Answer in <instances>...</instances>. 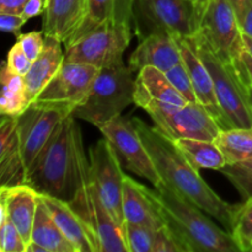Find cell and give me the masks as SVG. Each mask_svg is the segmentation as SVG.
Listing matches in <instances>:
<instances>
[{
    "label": "cell",
    "mask_w": 252,
    "mask_h": 252,
    "mask_svg": "<svg viewBox=\"0 0 252 252\" xmlns=\"http://www.w3.org/2000/svg\"><path fill=\"white\" fill-rule=\"evenodd\" d=\"M135 128L154 161L160 179L208 216L216 219L230 233L239 204H230L218 196L181 154L172 140L155 127H149L140 118H132Z\"/></svg>",
    "instance_id": "6da1fadb"
},
{
    "label": "cell",
    "mask_w": 252,
    "mask_h": 252,
    "mask_svg": "<svg viewBox=\"0 0 252 252\" xmlns=\"http://www.w3.org/2000/svg\"><path fill=\"white\" fill-rule=\"evenodd\" d=\"M148 192L184 252H241L228 230L219 228L206 216V212L162 180L154 189H148Z\"/></svg>",
    "instance_id": "7a4b0ae2"
},
{
    "label": "cell",
    "mask_w": 252,
    "mask_h": 252,
    "mask_svg": "<svg viewBox=\"0 0 252 252\" xmlns=\"http://www.w3.org/2000/svg\"><path fill=\"white\" fill-rule=\"evenodd\" d=\"M74 148L75 191L68 203L90 231L97 252H128L125 233L111 217L94 181L90 160L86 158L81 130L76 122L74 125Z\"/></svg>",
    "instance_id": "3957f363"
},
{
    "label": "cell",
    "mask_w": 252,
    "mask_h": 252,
    "mask_svg": "<svg viewBox=\"0 0 252 252\" xmlns=\"http://www.w3.org/2000/svg\"><path fill=\"white\" fill-rule=\"evenodd\" d=\"M76 118L66 116L46 147L27 170L26 184L39 194L69 202L75 191V148L74 125Z\"/></svg>",
    "instance_id": "277c9868"
},
{
    "label": "cell",
    "mask_w": 252,
    "mask_h": 252,
    "mask_svg": "<svg viewBox=\"0 0 252 252\" xmlns=\"http://www.w3.org/2000/svg\"><path fill=\"white\" fill-rule=\"evenodd\" d=\"M134 73L123 61L101 68L88 98L74 111L73 116L98 128L134 103Z\"/></svg>",
    "instance_id": "5b68a950"
},
{
    "label": "cell",
    "mask_w": 252,
    "mask_h": 252,
    "mask_svg": "<svg viewBox=\"0 0 252 252\" xmlns=\"http://www.w3.org/2000/svg\"><path fill=\"white\" fill-rule=\"evenodd\" d=\"M208 68L219 106L229 128L252 127V111L248 88L241 80L234 63L224 62L199 36L187 37Z\"/></svg>",
    "instance_id": "8992f818"
},
{
    "label": "cell",
    "mask_w": 252,
    "mask_h": 252,
    "mask_svg": "<svg viewBox=\"0 0 252 252\" xmlns=\"http://www.w3.org/2000/svg\"><path fill=\"white\" fill-rule=\"evenodd\" d=\"M197 25L198 9L192 0H133V29L139 41L154 33L192 37Z\"/></svg>",
    "instance_id": "52a82bcc"
},
{
    "label": "cell",
    "mask_w": 252,
    "mask_h": 252,
    "mask_svg": "<svg viewBox=\"0 0 252 252\" xmlns=\"http://www.w3.org/2000/svg\"><path fill=\"white\" fill-rule=\"evenodd\" d=\"M133 24L107 21L64 47V61L91 64L98 69L123 61L132 39Z\"/></svg>",
    "instance_id": "ba28073f"
},
{
    "label": "cell",
    "mask_w": 252,
    "mask_h": 252,
    "mask_svg": "<svg viewBox=\"0 0 252 252\" xmlns=\"http://www.w3.org/2000/svg\"><path fill=\"white\" fill-rule=\"evenodd\" d=\"M143 110L150 116L154 127L172 142L182 138L214 142L221 130L216 120L198 102H189L185 106L150 102Z\"/></svg>",
    "instance_id": "9c48e42d"
},
{
    "label": "cell",
    "mask_w": 252,
    "mask_h": 252,
    "mask_svg": "<svg viewBox=\"0 0 252 252\" xmlns=\"http://www.w3.org/2000/svg\"><path fill=\"white\" fill-rule=\"evenodd\" d=\"M198 9L197 36L224 62L234 63L245 48L235 10L229 0H206Z\"/></svg>",
    "instance_id": "30bf717a"
},
{
    "label": "cell",
    "mask_w": 252,
    "mask_h": 252,
    "mask_svg": "<svg viewBox=\"0 0 252 252\" xmlns=\"http://www.w3.org/2000/svg\"><path fill=\"white\" fill-rule=\"evenodd\" d=\"M98 129L111 143L126 170L148 180L153 186H157L161 181L133 120L120 115L103 123Z\"/></svg>",
    "instance_id": "8fae6325"
},
{
    "label": "cell",
    "mask_w": 252,
    "mask_h": 252,
    "mask_svg": "<svg viewBox=\"0 0 252 252\" xmlns=\"http://www.w3.org/2000/svg\"><path fill=\"white\" fill-rule=\"evenodd\" d=\"M98 70L97 66L91 64L64 61L58 73L33 102L59 108L68 115H73L88 98Z\"/></svg>",
    "instance_id": "7c38bea8"
},
{
    "label": "cell",
    "mask_w": 252,
    "mask_h": 252,
    "mask_svg": "<svg viewBox=\"0 0 252 252\" xmlns=\"http://www.w3.org/2000/svg\"><path fill=\"white\" fill-rule=\"evenodd\" d=\"M89 154L91 174L101 199L115 223L125 233L126 220L122 202L125 174L122 171V164L111 143L105 137L90 148Z\"/></svg>",
    "instance_id": "4fadbf2b"
},
{
    "label": "cell",
    "mask_w": 252,
    "mask_h": 252,
    "mask_svg": "<svg viewBox=\"0 0 252 252\" xmlns=\"http://www.w3.org/2000/svg\"><path fill=\"white\" fill-rule=\"evenodd\" d=\"M70 116L59 108L32 102L17 117L20 144L26 170L31 167L59 123Z\"/></svg>",
    "instance_id": "5bb4252c"
},
{
    "label": "cell",
    "mask_w": 252,
    "mask_h": 252,
    "mask_svg": "<svg viewBox=\"0 0 252 252\" xmlns=\"http://www.w3.org/2000/svg\"><path fill=\"white\" fill-rule=\"evenodd\" d=\"M176 38L179 42L180 49H181L182 62L187 68L189 78L192 80L197 102L201 103L208 111L209 115L216 120L221 129H228V123H226L225 116L219 106L218 98H217L216 91H214L213 79H212L208 68L187 37H176Z\"/></svg>",
    "instance_id": "9a60e30c"
},
{
    "label": "cell",
    "mask_w": 252,
    "mask_h": 252,
    "mask_svg": "<svg viewBox=\"0 0 252 252\" xmlns=\"http://www.w3.org/2000/svg\"><path fill=\"white\" fill-rule=\"evenodd\" d=\"M181 62V49L176 37L154 33L140 39L137 48L130 54L128 65L134 74L144 66H154L166 73Z\"/></svg>",
    "instance_id": "2e32d148"
},
{
    "label": "cell",
    "mask_w": 252,
    "mask_h": 252,
    "mask_svg": "<svg viewBox=\"0 0 252 252\" xmlns=\"http://www.w3.org/2000/svg\"><path fill=\"white\" fill-rule=\"evenodd\" d=\"M88 0H48L43 14L44 36L56 37L65 46L83 25Z\"/></svg>",
    "instance_id": "e0dca14e"
},
{
    "label": "cell",
    "mask_w": 252,
    "mask_h": 252,
    "mask_svg": "<svg viewBox=\"0 0 252 252\" xmlns=\"http://www.w3.org/2000/svg\"><path fill=\"white\" fill-rule=\"evenodd\" d=\"M27 170L22 158L17 117L1 115L0 121V184L16 186L26 184Z\"/></svg>",
    "instance_id": "ac0fdd59"
},
{
    "label": "cell",
    "mask_w": 252,
    "mask_h": 252,
    "mask_svg": "<svg viewBox=\"0 0 252 252\" xmlns=\"http://www.w3.org/2000/svg\"><path fill=\"white\" fill-rule=\"evenodd\" d=\"M38 197V192L27 184L0 189V209L6 213L27 245L31 241Z\"/></svg>",
    "instance_id": "d6986e66"
},
{
    "label": "cell",
    "mask_w": 252,
    "mask_h": 252,
    "mask_svg": "<svg viewBox=\"0 0 252 252\" xmlns=\"http://www.w3.org/2000/svg\"><path fill=\"white\" fill-rule=\"evenodd\" d=\"M122 202L126 224H137L152 229H160L166 225L157 203L148 192V187L128 175H125L123 180Z\"/></svg>",
    "instance_id": "ffe728a7"
},
{
    "label": "cell",
    "mask_w": 252,
    "mask_h": 252,
    "mask_svg": "<svg viewBox=\"0 0 252 252\" xmlns=\"http://www.w3.org/2000/svg\"><path fill=\"white\" fill-rule=\"evenodd\" d=\"M150 102L185 106L189 101L175 89L166 73L154 66H144L135 76L134 105L143 108Z\"/></svg>",
    "instance_id": "44dd1931"
},
{
    "label": "cell",
    "mask_w": 252,
    "mask_h": 252,
    "mask_svg": "<svg viewBox=\"0 0 252 252\" xmlns=\"http://www.w3.org/2000/svg\"><path fill=\"white\" fill-rule=\"evenodd\" d=\"M44 37L46 42L43 51L37 57L36 61L32 62L31 68L24 76L26 97L30 105L44 90L64 63V51L62 47L63 43L56 37Z\"/></svg>",
    "instance_id": "7402d4cb"
},
{
    "label": "cell",
    "mask_w": 252,
    "mask_h": 252,
    "mask_svg": "<svg viewBox=\"0 0 252 252\" xmlns=\"http://www.w3.org/2000/svg\"><path fill=\"white\" fill-rule=\"evenodd\" d=\"M52 218L64 234L75 252H97L90 231L66 201L57 197L39 194Z\"/></svg>",
    "instance_id": "603a6c76"
},
{
    "label": "cell",
    "mask_w": 252,
    "mask_h": 252,
    "mask_svg": "<svg viewBox=\"0 0 252 252\" xmlns=\"http://www.w3.org/2000/svg\"><path fill=\"white\" fill-rule=\"evenodd\" d=\"M126 244L128 252H184L166 225L152 229L137 224H126Z\"/></svg>",
    "instance_id": "cb8c5ba5"
},
{
    "label": "cell",
    "mask_w": 252,
    "mask_h": 252,
    "mask_svg": "<svg viewBox=\"0 0 252 252\" xmlns=\"http://www.w3.org/2000/svg\"><path fill=\"white\" fill-rule=\"evenodd\" d=\"M107 21L133 24V0H88V12L83 25L64 47Z\"/></svg>",
    "instance_id": "d4e9b609"
},
{
    "label": "cell",
    "mask_w": 252,
    "mask_h": 252,
    "mask_svg": "<svg viewBox=\"0 0 252 252\" xmlns=\"http://www.w3.org/2000/svg\"><path fill=\"white\" fill-rule=\"evenodd\" d=\"M31 241L41 245L47 252H75L73 245L64 236L54 219L52 218L48 208L42 197H38L36 216L32 226ZM30 241V243H31Z\"/></svg>",
    "instance_id": "484cf974"
},
{
    "label": "cell",
    "mask_w": 252,
    "mask_h": 252,
    "mask_svg": "<svg viewBox=\"0 0 252 252\" xmlns=\"http://www.w3.org/2000/svg\"><path fill=\"white\" fill-rule=\"evenodd\" d=\"M174 143L194 169H211L220 171L226 165L223 153L213 140L182 138Z\"/></svg>",
    "instance_id": "4316f807"
},
{
    "label": "cell",
    "mask_w": 252,
    "mask_h": 252,
    "mask_svg": "<svg viewBox=\"0 0 252 252\" xmlns=\"http://www.w3.org/2000/svg\"><path fill=\"white\" fill-rule=\"evenodd\" d=\"M2 84V95L0 100V113L4 116L19 117L30 106L26 97V86L24 75L14 73L4 62L0 73Z\"/></svg>",
    "instance_id": "83f0119b"
},
{
    "label": "cell",
    "mask_w": 252,
    "mask_h": 252,
    "mask_svg": "<svg viewBox=\"0 0 252 252\" xmlns=\"http://www.w3.org/2000/svg\"><path fill=\"white\" fill-rule=\"evenodd\" d=\"M214 143L223 153L226 165L250 159L252 158V127L221 129Z\"/></svg>",
    "instance_id": "f1b7e54d"
},
{
    "label": "cell",
    "mask_w": 252,
    "mask_h": 252,
    "mask_svg": "<svg viewBox=\"0 0 252 252\" xmlns=\"http://www.w3.org/2000/svg\"><path fill=\"white\" fill-rule=\"evenodd\" d=\"M230 234L235 239L241 252H250L252 245V198L239 204Z\"/></svg>",
    "instance_id": "f546056e"
},
{
    "label": "cell",
    "mask_w": 252,
    "mask_h": 252,
    "mask_svg": "<svg viewBox=\"0 0 252 252\" xmlns=\"http://www.w3.org/2000/svg\"><path fill=\"white\" fill-rule=\"evenodd\" d=\"M220 172L238 189L244 201L252 198V158L235 164L225 165Z\"/></svg>",
    "instance_id": "4dcf8cb0"
},
{
    "label": "cell",
    "mask_w": 252,
    "mask_h": 252,
    "mask_svg": "<svg viewBox=\"0 0 252 252\" xmlns=\"http://www.w3.org/2000/svg\"><path fill=\"white\" fill-rule=\"evenodd\" d=\"M27 244L7 217L0 218V251L26 252Z\"/></svg>",
    "instance_id": "1f68e13d"
},
{
    "label": "cell",
    "mask_w": 252,
    "mask_h": 252,
    "mask_svg": "<svg viewBox=\"0 0 252 252\" xmlns=\"http://www.w3.org/2000/svg\"><path fill=\"white\" fill-rule=\"evenodd\" d=\"M166 75L169 80L171 81L172 85L175 86L177 91L186 98L189 102H197L196 94H194L193 85H192V80L189 78V74L187 71V68L185 66L184 62L175 65L174 68L166 71Z\"/></svg>",
    "instance_id": "d6a6232c"
},
{
    "label": "cell",
    "mask_w": 252,
    "mask_h": 252,
    "mask_svg": "<svg viewBox=\"0 0 252 252\" xmlns=\"http://www.w3.org/2000/svg\"><path fill=\"white\" fill-rule=\"evenodd\" d=\"M16 42L20 43L25 54L33 62L36 61L37 57L43 51L46 37H44L43 31H32L27 32V33H21L20 36H17Z\"/></svg>",
    "instance_id": "836d02e7"
},
{
    "label": "cell",
    "mask_w": 252,
    "mask_h": 252,
    "mask_svg": "<svg viewBox=\"0 0 252 252\" xmlns=\"http://www.w3.org/2000/svg\"><path fill=\"white\" fill-rule=\"evenodd\" d=\"M5 63H6L7 68L10 70L24 76L26 75V73L30 70V68L32 65V61L25 54L21 46L17 42L7 52V58L5 61Z\"/></svg>",
    "instance_id": "e575fe53"
},
{
    "label": "cell",
    "mask_w": 252,
    "mask_h": 252,
    "mask_svg": "<svg viewBox=\"0 0 252 252\" xmlns=\"http://www.w3.org/2000/svg\"><path fill=\"white\" fill-rule=\"evenodd\" d=\"M236 70L248 89H252V56L246 48L234 61Z\"/></svg>",
    "instance_id": "d590c367"
},
{
    "label": "cell",
    "mask_w": 252,
    "mask_h": 252,
    "mask_svg": "<svg viewBox=\"0 0 252 252\" xmlns=\"http://www.w3.org/2000/svg\"><path fill=\"white\" fill-rule=\"evenodd\" d=\"M26 21L27 20L22 15L0 12V29L4 32L14 33L16 37L21 34V29Z\"/></svg>",
    "instance_id": "8d00e7d4"
},
{
    "label": "cell",
    "mask_w": 252,
    "mask_h": 252,
    "mask_svg": "<svg viewBox=\"0 0 252 252\" xmlns=\"http://www.w3.org/2000/svg\"><path fill=\"white\" fill-rule=\"evenodd\" d=\"M48 5V0H29L22 11V16L29 21L30 19L43 15Z\"/></svg>",
    "instance_id": "74e56055"
},
{
    "label": "cell",
    "mask_w": 252,
    "mask_h": 252,
    "mask_svg": "<svg viewBox=\"0 0 252 252\" xmlns=\"http://www.w3.org/2000/svg\"><path fill=\"white\" fill-rule=\"evenodd\" d=\"M29 0H0V12L21 15Z\"/></svg>",
    "instance_id": "f35d334b"
},
{
    "label": "cell",
    "mask_w": 252,
    "mask_h": 252,
    "mask_svg": "<svg viewBox=\"0 0 252 252\" xmlns=\"http://www.w3.org/2000/svg\"><path fill=\"white\" fill-rule=\"evenodd\" d=\"M239 25H240V30L244 36L251 37L252 38V5L250 9L245 12L243 19L239 21Z\"/></svg>",
    "instance_id": "ab89813d"
},
{
    "label": "cell",
    "mask_w": 252,
    "mask_h": 252,
    "mask_svg": "<svg viewBox=\"0 0 252 252\" xmlns=\"http://www.w3.org/2000/svg\"><path fill=\"white\" fill-rule=\"evenodd\" d=\"M229 1L231 2L234 10H235L238 21H240L243 19L245 12L250 9V6L252 5V0H229Z\"/></svg>",
    "instance_id": "60d3db41"
},
{
    "label": "cell",
    "mask_w": 252,
    "mask_h": 252,
    "mask_svg": "<svg viewBox=\"0 0 252 252\" xmlns=\"http://www.w3.org/2000/svg\"><path fill=\"white\" fill-rule=\"evenodd\" d=\"M26 252H47V250L44 248H42L41 245H38V244L32 243L31 241V243L27 245Z\"/></svg>",
    "instance_id": "b9f144b4"
},
{
    "label": "cell",
    "mask_w": 252,
    "mask_h": 252,
    "mask_svg": "<svg viewBox=\"0 0 252 252\" xmlns=\"http://www.w3.org/2000/svg\"><path fill=\"white\" fill-rule=\"evenodd\" d=\"M243 38H244V44H245V48L250 52V54L252 56V38L251 37L244 36V34H243Z\"/></svg>",
    "instance_id": "7bdbcfd3"
},
{
    "label": "cell",
    "mask_w": 252,
    "mask_h": 252,
    "mask_svg": "<svg viewBox=\"0 0 252 252\" xmlns=\"http://www.w3.org/2000/svg\"><path fill=\"white\" fill-rule=\"evenodd\" d=\"M248 94H249V101H250V107L252 111V89H248Z\"/></svg>",
    "instance_id": "ee69618b"
},
{
    "label": "cell",
    "mask_w": 252,
    "mask_h": 252,
    "mask_svg": "<svg viewBox=\"0 0 252 252\" xmlns=\"http://www.w3.org/2000/svg\"><path fill=\"white\" fill-rule=\"evenodd\" d=\"M192 1H193L194 4H196V6L198 7V6H201V5L203 4V2L206 1V0H192Z\"/></svg>",
    "instance_id": "f6af8a7d"
},
{
    "label": "cell",
    "mask_w": 252,
    "mask_h": 252,
    "mask_svg": "<svg viewBox=\"0 0 252 252\" xmlns=\"http://www.w3.org/2000/svg\"><path fill=\"white\" fill-rule=\"evenodd\" d=\"M250 252H252V245H251V248H250Z\"/></svg>",
    "instance_id": "bcb514c9"
}]
</instances>
